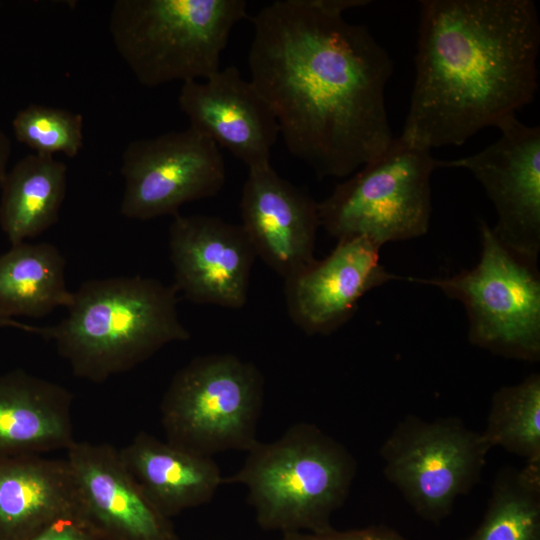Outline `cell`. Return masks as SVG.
I'll list each match as a JSON object with an SVG mask.
<instances>
[{
	"label": "cell",
	"mask_w": 540,
	"mask_h": 540,
	"mask_svg": "<svg viewBox=\"0 0 540 540\" xmlns=\"http://www.w3.org/2000/svg\"><path fill=\"white\" fill-rule=\"evenodd\" d=\"M367 0H277L251 18L250 81L288 151L318 177L342 178L392 142L385 86L393 64L344 11Z\"/></svg>",
	"instance_id": "6da1fadb"
},
{
	"label": "cell",
	"mask_w": 540,
	"mask_h": 540,
	"mask_svg": "<svg viewBox=\"0 0 540 540\" xmlns=\"http://www.w3.org/2000/svg\"><path fill=\"white\" fill-rule=\"evenodd\" d=\"M120 171L121 214L138 220L175 216L184 204L217 195L226 180L220 148L191 127L129 142Z\"/></svg>",
	"instance_id": "30bf717a"
},
{
	"label": "cell",
	"mask_w": 540,
	"mask_h": 540,
	"mask_svg": "<svg viewBox=\"0 0 540 540\" xmlns=\"http://www.w3.org/2000/svg\"><path fill=\"white\" fill-rule=\"evenodd\" d=\"M247 6L244 0H117L109 32L140 84H183L220 69L234 26L248 17Z\"/></svg>",
	"instance_id": "5b68a950"
},
{
	"label": "cell",
	"mask_w": 540,
	"mask_h": 540,
	"mask_svg": "<svg viewBox=\"0 0 540 540\" xmlns=\"http://www.w3.org/2000/svg\"><path fill=\"white\" fill-rule=\"evenodd\" d=\"M282 540H405L396 530L387 526L338 531L334 528L319 533L295 532L283 534Z\"/></svg>",
	"instance_id": "d4e9b609"
},
{
	"label": "cell",
	"mask_w": 540,
	"mask_h": 540,
	"mask_svg": "<svg viewBox=\"0 0 540 540\" xmlns=\"http://www.w3.org/2000/svg\"><path fill=\"white\" fill-rule=\"evenodd\" d=\"M492 448L458 417L406 415L380 448L383 474L422 519L439 523L481 480Z\"/></svg>",
	"instance_id": "9c48e42d"
},
{
	"label": "cell",
	"mask_w": 540,
	"mask_h": 540,
	"mask_svg": "<svg viewBox=\"0 0 540 540\" xmlns=\"http://www.w3.org/2000/svg\"><path fill=\"white\" fill-rule=\"evenodd\" d=\"M415 81L400 136L462 145L530 103L540 22L531 0L420 2Z\"/></svg>",
	"instance_id": "7a4b0ae2"
},
{
	"label": "cell",
	"mask_w": 540,
	"mask_h": 540,
	"mask_svg": "<svg viewBox=\"0 0 540 540\" xmlns=\"http://www.w3.org/2000/svg\"><path fill=\"white\" fill-rule=\"evenodd\" d=\"M334 250L285 279L287 310L308 335H327L348 321L361 298L403 277L380 263L381 247L365 237L337 240Z\"/></svg>",
	"instance_id": "9a60e30c"
},
{
	"label": "cell",
	"mask_w": 540,
	"mask_h": 540,
	"mask_svg": "<svg viewBox=\"0 0 540 540\" xmlns=\"http://www.w3.org/2000/svg\"><path fill=\"white\" fill-rule=\"evenodd\" d=\"M1 327H12L21 329L27 333H34L37 335H43V327L32 326L23 322H20L7 314L0 311V328Z\"/></svg>",
	"instance_id": "83f0119b"
},
{
	"label": "cell",
	"mask_w": 540,
	"mask_h": 540,
	"mask_svg": "<svg viewBox=\"0 0 540 540\" xmlns=\"http://www.w3.org/2000/svg\"><path fill=\"white\" fill-rule=\"evenodd\" d=\"M264 378L250 361L231 353L196 357L179 369L160 405L166 441L213 457L248 451L257 441Z\"/></svg>",
	"instance_id": "8992f818"
},
{
	"label": "cell",
	"mask_w": 540,
	"mask_h": 540,
	"mask_svg": "<svg viewBox=\"0 0 540 540\" xmlns=\"http://www.w3.org/2000/svg\"><path fill=\"white\" fill-rule=\"evenodd\" d=\"M66 517L80 518L65 458L0 456V540H23Z\"/></svg>",
	"instance_id": "e0dca14e"
},
{
	"label": "cell",
	"mask_w": 540,
	"mask_h": 540,
	"mask_svg": "<svg viewBox=\"0 0 540 540\" xmlns=\"http://www.w3.org/2000/svg\"><path fill=\"white\" fill-rule=\"evenodd\" d=\"M11 155V141L0 129V188L7 174V163Z\"/></svg>",
	"instance_id": "4316f807"
},
{
	"label": "cell",
	"mask_w": 540,
	"mask_h": 540,
	"mask_svg": "<svg viewBox=\"0 0 540 540\" xmlns=\"http://www.w3.org/2000/svg\"><path fill=\"white\" fill-rule=\"evenodd\" d=\"M175 286L153 278L121 276L84 282L67 316L43 327L74 376L102 383L127 372L190 332L177 310Z\"/></svg>",
	"instance_id": "3957f363"
},
{
	"label": "cell",
	"mask_w": 540,
	"mask_h": 540,
	"mask_svg": "<svg viewBox=\"0 0 540 540\" xmlns=\"http://www.w3.org/2000/svg\"><path fill=\"white\" fill-rule=\"evenodd\" d=\"M67 186L66 165L30 154L7 172L1 186L0 226L12 245L34 238L59 218Z\"/></svg>",
	"instance_id": "ffe728a7"
},
{
	"label": "cell",
	"mask_w": 540,
	"mask_h": 540,
	"mask_svg": "<svg viewBox=\"0 0 540 540\" xmlns=\"http://www.w3.org/2000/svg\"><path fill=\"white\" fill-rule=\"evenodd\" d=\"M482 435L491 448L501 447L526 462L540 461V375L498 389Z\"/></svg>",
	"instance_id": "603a6c76"
},
{
	"label": "cell",
	"mask_w": 540,
	"mask_h": 540,
	"mask_svg": "<svg viewBox=\"0 0 540 540\" xmlns=\"http://www.w3.org/2000/svg\"><path fill=\"white\" fill-rule=\"evenodd\" d=\"M478 263L444 278L403 277L430 285L461 302L471 344L517 360L540 359V274L537 263L505 247L480 222Z\"/></svg>",
	"instance_id": "ba28073f"
},
{
	"label": "cell",
	"mask_w": 540,
	"mask_h": 540,
	"mask_svg": "<svg viewBox=\"0 0 540 540\" xmlns=\"http://www.w3.org/2000/svg\"><path fill=\"white\" fill-rule=\"evenodd\" d=\"M119 451L145 495L170 519L207 504L223 484L213 457L180 448L144 431Z\"/></svg>",
	"instance_id": "d6986e66"
},
{
	"label": "cell",
	"mask_w": 540,
	"mask_h": 540,
	"mask_svg": "<svg viewBox=\"0 0 540 540\" xmlns=\"http://www.w3.org/2000/svg\"><path fill=\"white\" fill-rule=\"evenodd\" d=\"M496 127L499 139L478 153L441 161L440 168H464L492 201L497 239L512 252L537 263L540 252V128L516 115Z\"/></svg>",
	"instance_id": "8fae6325"
},
{
	"label": "cell",
	"mask_w": 540,
	"mask_h": 540,
	"mask_svg": "<svg viewBox=\"0 0 540 540\" xmlns=\"http://www.w3.org/2000/svg\"><path fill=\"white\" fill-rule=\"evenodd\" d=\"M223 484L248 491L262 529L319 533L346 501L357 464L350 451L317 425L300 422L271 442L257 441Z\"/></svg>",
	"instance_id": "277c9868"
},
{
	"label": "cell",
	"mask_w": 540,
	"mask_h": 540,
	"mask_svg": "<svg viewBox=\"0 0 540 540\" xmlns=\"http://www.w3.org/2000/svg\"><path fill=\"white\" fill-rule=\"evenodd\" d=\"M441 160L402 136L318 203L320 226L337 240L365 237L381 247L420 237L431 215L430 179Z\"/></svg>",
	"instance_id": "52a82bcc"
},
{
	"label": "cell",
	"mask_w": 540,
	"mask_h": 540,
	"mask_svg": "<svg viewBox=\"0 0 540 540\" xmlns=\"http://www.w3.org/2000/svg\"><path fill=\"white\" fill-rule=\"evenodd\" d=\"M169 250L173 285L186 299L229 309L246 304L257 256L241 225L178 213L169 228Z\"/></svg>",
	"instance_id": "4fadbf2b"
},
{
	"label": "cell",
	"mask_w": 540,
	"mask_h": 540,
	"mask_svg": "<svg viewBox=\"0 0 540 540\" xmlns=\"http://www.w3.org/2000/svg\"><path fill=\"white\" fill-rule=\"evenodd\" d=\"M23 540H98L78 517H66L49 524Z\"/></svg>",
	"instance_id": "484cf974"
},
{
	"label": "cell",
	"mask_w": 540,
	"mask_h": 540,
	"mask_svg": "<svg viewBox=\"0 0 540 540\" xmlns=\"http://www.w3.org/2000/svg\"><path fill=\"white\" fill-rule=\"evenodd\" d=\"M240 210L256 256L284 280L316 260L318 203L271 165L248 170Z\"/></svg>",
	"instance_id": "2e32d148"
},
{
	"label": "cell",
	"mask_w": 540,
	"mask_h": 540,
	"mask_svg": "<svg viewBox=\"0 0 540 540\" xmlns=\"http://www.w3.org/2000/svg\"><path fill=\"white\" fill-rule=\"evenodd\" d=\"M72 401L65 387L23 370L0 375V456L69 449Z\"/></svg>",
	"instance_id": "ac0fdd59"
},
{
	"label": "cell",
	"mask_w": 540,
	"mask_h": 540,
	"mask_svg": "<svg viewBox=\"0 0 540 540\" xmlns=\"http://www.w3.org/2000/svg\"><path fill=\"white\" fill-rule=\"evenodd\" d=\"M16 139L36 154L76 157L83 147V117L65 109L30 104L12 121Z\"/></svg>",
	"instance_id": "cb8c5ba5"
},
{
	"label": "cell",
	"mask_w": 540,
	"mask_h": 540,
	"mask_svg": "<svg viewBox=\"0 0 540 540\" xmlns=\"http://www.w3.org/2000/svg\"><path fill=\"white\" fill-rule=\"evenodd\" d=\"M465 540H540V461L497 473L484 517Z\"/></svg>",
	"instance_id": "7402d4cb"
},
{
	"label": "cell",
	"mask_w": 540,
	"mask_h": 540,
	"mask_svg": "<svg viewBox=\"0 0 540 540\" xmlns=\"http://www.w3.org/2000/svg\"><path fill=\"white\" fill-rule=\"evenodd\" d=\"M79 502V517L98 540H178L171 519L145 495L119 449L75 441L66 450Z\"/></svg>",
	"instance_id": "7c38bea8"
},
{
	"label": "cell",
	"mask_w": 540,
	"mask_h": 540,
	"mask_svg": "<svg viewBox=\"0 0 540 540\" xmlns=\"http://www.w3.org/2000/svg\"><path fill=\"white\" fill-rule=\"evenodd\" d=\"M178 103L189 127L226 149L248 170L271 165L279 124L265 98L238 68H220L202 82L183 83Z\"/></svg>",
	"instance_id": "5bb4252c"
},
{
	"label": "cell",
	"mask_w": 540,
	"mask_h": 540,
	"mask_svg": "<svg viewBox=\"0 0 540 540\" xmlns=\"http://www.w3.org/2000/svg\"><path fill=\"white\" fill-rule=\"evenodd\" d=\"M66 261L52 244L21 242L0 255V311L10 317L41 318L68 308L73 292L65 281Z\"/></svg>",
	"instance_id": "44dd1931"
}]
</instances>
